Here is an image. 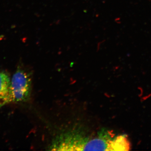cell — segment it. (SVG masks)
Returning <instances> with one entry per match:
<instances>
[{"label": "cell", "instance_id": "cell-1", "mask_svg": "<svg viewBox=\"0 0 151 151\" xmlns=\"http://www.w3.org/2000/svg\"><path fill=\"white\" fill-rule=\"evenodd\" d=\"M31 91L30 75L25 70L18 68L11 80L9 91L10 102H26L29 99Z\"/></svg>", "mask_w": 151, "mask_h": 151}, {"label": "cell", "instance_id": "cell-2", "mask_svg": "<svg viewBox=\"0 0 151 151\" xmlns=\"http://www.w3.org/2000/svg\"><path fill=\"white\" fill-rule=\"evenodd\" d=\"M11 79L6 73L0 72V103L3 105L11 103L10 86Z\"/></svg>", "mask_w": 151, "mask_h": 151}, {"label": "cell", "instance_id": "cell-3", "mask_svg": "<svg viewBox=\"0 0 151 151\" xmlns=\"http://www.w3.org/2000/svg\"><path fill=\"white\" fill-rule=\"evenodd\" d=\"M3 105H2L1 104V103H0V108H1V107L2 106H3Z\"/></svg>", "mask_w": 151, "mask_h": 151}]
</instances>
